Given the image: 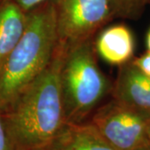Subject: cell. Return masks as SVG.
I'll return each mask as SVG.
<instances>
[{"instance_id":"6da1fadb","label":"cell","mask_w":150,"mask_h":150,"mask_svg":"<svg viewBox=\"0 0 150 150\" xmlns=\"http://www.w3.org/2000/svg\"><path fill=\"white\" fill-rule=\"evenodd\" d=\"M65 52L59 43L43 73L1 109L13 150H45L66 123L59 82Z\"/></svg>"},{"instance_id":"7a4b0ae2","label":"cell","mask_w":150,"mask_h":150,"mask_svg":"<svg viewBox=\"0 0 150 150\" xmlns=\"http://www.w3.org/2000/svg\"><path fill=\"white\" fill-rule=\"evenodd\" d=\"M59 44L56 19L51 0L27 13L24 32L0 65V108L43 72Z\"/></svg>"},{"instance_id":"3957f363","label":"cell","mask_w":150,"mask_h":150,"mask_svg":"<svg viewBox=\"0 0 150 150\" xmlns=\"http://www.w3.org/2000/svg\"><path fill=\"white\" fill-rule=\"evenodd\" d=\"M93 40L66 48L59 74L66 123H82L112 90L98 64Z\"/></svg>"},{"instance_id":"277c9868","label":"cell","mask_w":150,"mask_h":150,"mask_svg":"<svg viewBox=\"0 0 150 150\" xmlns=\"http://www.w3.org/2000/svg\"><path fill=\"white\" fill-rule=\"evenodd\" d=\"M91 123L116 150H139L150 144L149 112L114 98L97 109Z\"/></svg>"},{"instance_id":"5b68a950","label":"cell","mask_w":150,"mask_h":150,"mask_svg":"<svg viewBox=\"0 0 150 150\" xmlns=\"http://www.w3.org/2000/svg\"><path fill=\"white\" fill-rule=\"evenodd\" d=\"M59 43L68 48L93 38L113 17L109 0H51Z\"/></svg>"},{"instance_id":"8992f818","label":"cell","mask_w":150,"mask_h":150,"mask_svg":"<svg viewBox=\"0 0 150 150\" xmlns=\"http://www.w3.org/2000/svg\"><path fill=\"white\" fill-rule=\"evenodd\" d=\"M111 93L118 102L150 113V79L133 60L119 66Z\"/></svg>"},{"instance_id":"52a82bcc","label":"cell","mask_w":150,"mask_h":150,"mask_svg":"<svg viewBox=\"0 0 150 150\" xmlns=\"http://www.w3.org/2000/svg\"><path fill=\"white\" fill-rule=\"evenodd\" d=\"M93 43L97 55L108 64L119 67L134 59V35L125 24L118 23L105 28Z\"/></svg>"},{"instance_id":"ba28073f","label":"cell","mask_w":150,"mask_h":150,"mask_svg":"<svg viewBox=\"0 0 150 150\" xmlns=\"http://www.w3.org/2000/svg\"><path fill=\"white\" fill-rule=\"evenodd\" d=\"M45 150H116L96 127L88 123H65Z\"/></svg>"},{"instance_id":"9c48e42d","label":"cell","mask_w":150,"mask_h":150,"mask_svg":"<svg viewBox=\"0 0 150 150\" xmlns=\"http://www.w3.org/2000/svg\"><path fill=\"white\" fill-rule=\"evenodd\" d=\"M27 13L12 0H0V65L24 32Z\"/></svg>"},{"instance_id":"30bf717a","label":"cell","mask_w":150,"mask_h":150,"mask_svg":"<svg viewBox=\"0 0 150 150\" xmlns=\"http://www.w3.org/2000/svg\"><path fill=\"white\" fill-rule=\"evenodd\" d=\"M114 18L138 19L144 13L150 0H109Z\"/></svg>"},{"instance_id":"8fae6325","label":"cell","mask_w":150,"mask_h":150,"mask_svg":"<svg viewBox=\"0 0 150 150\" xmlns=\"http://www.w3.org/2000/svg\"><path fill=\"white\" fill-rule=\"evenodd\" d=\"M134 64L144 74L150 79V52L147 51L138 58L133 59Z\"/></svg>"},{"instance_id":"7c38bea8","label":"cell","mask_w":150,"mask_h":150,"mask_svg":"<svg viewBox=\"0 0 150 150\" xmlns=\"http://www.w3.org/2000/svg\"><path fill=\"white\" fill-rule=\"evenodd\" d=\"M0 150H13L9 137L6 131L1 108H0Z\"/></svg>"},{"instance_id":"4fadbf2b","label":"cell","mask_w":150,"mask_h":150,"mask_svg":"<svg viewBox=\"0 0 150 150\" xmlns=\"http://www.w3.org/2000/svg\"><path fill=\"white\" fill-rule=\"evenodd\" d=\"M21 8L23 11L28 13V11L32 10L33 8L37 6L42 4L48 0H12Z\"/></svg>"},{"instance_id":"5bb4252c","label":"cell","mask_w":150,"mask_h":150,"mask_svg":"<svg viewBox=\"0 0 150 150\" xmlns=\"http://www.w3.org/2000/svg\"><path fill=\"white\" fill-rule=\"evenodd\" d=\"M146 46H147V51L150 52V28L146 37Z\"/></svg>"},{"instance_id":"9a60e30c","label":"cell","mask_w":150,"mask_h":150,"mask_svg":"<svg viewBox=\"0 0 150 150\" xmlns=\"http://www.w3.org/2000/svg\"><path fill=\"white\" fill-rule=\"evenodd\" d=\"M139 150H150V144L149 145H147V146L144 147L143 149H141Z\"/></svg>"},{"instance_id":"2e32d148","label":"cell","mask_w":150,"mask_h":150,"mask_svg":"<svg viewBox=\"0 0 150 150\" xmlns=\"http://www.w3.org/2000/svg\"><path fill=\"white\" fill-rule=\"evenodd\" d=\"M149 143H150V128H149Z\"/></svg>"}]
</instances>
